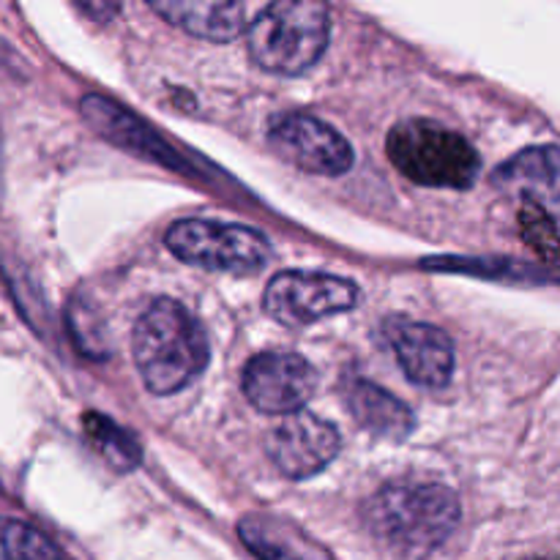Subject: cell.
<instances>
[{"label":"cell","instance_id":"cell-1","mask_svg":"<svg viewBox=\"0 0 560 560\" xmlns=\"http://www.w3.org/2000/svg\"><path fill=\"white\" fill-rule=\"evenodd\" d=\"M131 355L148 392L167 397L206 370L211 345L206 328L180 301L156 299L135 323Z\"/></svg>","mask_w":560,"mask_h":560},{"label":"cell","instance_id":"cell-2","mask_svg":"<svg viewBox=\"0 0 560 560\" xmlns=\"http://www.w3.org/2000/svg\"><path fill=\"white\" fill-rule=\"evenodd\" d=\"M364 520L399 556H427L454 534L459 501L443 485H392L370 498Z\"/></svg>","mask_w":560,"mask_h":560},{"label":"cell","instance_id":"cell-3","mask_svg":"<svg viewBox=\"0 0 560 560\" xmlns=\"http://www.w3.org/2000/svg\"><path fill=\"white\" fill-rule=\"evenodd\" d=\"M328 36L331 11L326 0H273L252 20L246 47L262 71L295 77L323 58Z\"/></svg>","mask_w":560,"mask_h":560},{"label":"cell","instance_id":"cell-4","mask_svg":"<svg viewBox=\"0 0 560 560\" xmlns=\"http://www.w3.org/2000/svg\"><path fill=\"white\" fill-rule=\"evenodd\" d=\"M386 153L405 178L432 189H470L481 167L479 153L463 135L424 118L394 126Z\"/></svg>","mask_w":560,"mask_h":560},{"label":"cell","instance_id":"cell-5","mask_svg":"<svg viewBox=\"0 0 560 560\" xmlns=\"http://www.w3.org/2000/svg\"><path fill=\"white\" fill-rule=\"evenodd\" d=\"M167 249L186 266L222 273H257L271 260L266 235L244 224L211 222V219H178L164 235Z\"/></svg>","mask_w":560,"mask_h":560},{"label":"cell","instance_id":"cell-6","mask_svg":"<svg viewBox=\"0 0 560 560\" xmlns=\"http://www.w3.org/2000/svg\"><path fill=\"white\" fill-rule=\"evenodd\" d=\"M359 304L350 279L320 271H282L268 282L262 306L282 326H312L323 317L342 315Z\"/></svg>","mask_w":560,"mask_h":560},{"label":"cell","instance_id":"cell-7","mask_svg":"<svg viewBox=\"0 0 560 560\" xmlns=\"http://www.w3.org/2000/svg\"><path fill=\"white\" fill-rule=\"evenodd\" d=\"M268 142L293 167L328 178L348 173L355 159L350 142L334 126L306 113H290L273 120Z\"/></svg>","mask_w":560,"mask_h":560},{"label":"cell","instance_id":"cell-8","mask_svg":"<svg viewBox=\"0 0 560 560\" xmlns=\"http://www.w3.org/2000/svg\"><path fill=\"white\" fill-rule=\"evenodd\" d=\"M241 383L252 408L268 416H288L315 397L317 372L304 355L268 350L246 364Z\"/></svg>","mask_w":560,"mask_h":560},{"label":"cell","instance_id":"cell-9","mask_svg":"<svg viewBox=\"0 0 560 560\" xmlns=\"http://www.w3.org/2000/svg\"><path fill=\"white\" fill-rule=\"evenodd\" d=\"M268 457L288 479H310L337 459L339 432L331 421L306 410L288 413V419L268 435Z\"/></svg>","mask_w":560,"mask_h":560},{"label":"cell","instance_id":"cell-10","mask_svg":"<svg viewBox=\"0 0 560 560\" xmlns=\"http://www.w3.org/2000/svg\"><path fill=\"white\" fill-rule=\"evenodd\" d=\"M80 113L98 137L118 145L120 151H129L145 162L175 170V173H195V170H189V162L167 140H162V135L151 124L115 104L113 98L91 93L80 102Z\"/></svg>","mask_w":560,"mask_h":560},{"label":"cell","instance_id":"cell-11","mask_svg":"<svg viewBox=\"0 0 560 560\" xmlns=\"http://www.w3.org/2000/svg\"><path fill=\"white\" fill-rule=\"evenodd\" d=\"M386 339L405 375L424 388H446L454 375V342L432 323L392 317Z\"/></svg>","mask_w":560,"mask_h":560},{"label":"cell","instance_id":"cell-12","mask_svg":"<svg viewBox=\"0 0 560 560\" xmlns=\"http://www.w3.org/2000/svg\"><path fill=\"white\" fill-rule=\"evenodd\" d=\"M164 22L202 42H233L244 27V0H145Z\"/></svg>","mask_w":560,"mask_h":560},{"label":"cell","instance_id":"cell-13","mask_svg":"<svg viewBox=\"0 0 560 560\" xmlns=\"http://www.w3.org/2000/svg\"><path fill=\"white\" fill-rule=\"evenodd\" d=\"M492 184L509 195L523 197L525 202H547L560 200V148L558 145H536L514 153L509 162L492 175Z\"/></svg>","mask_w":560,"mask_h":560},{"label":"cell","instance_id":"cell-14","mask_svg":"<svg viewBox=\"0 0 560 560\" xmlns=\"http://www.w3.org/2000/svg\"><path fill=\"white\" fill-rule=\"evenodd\" d=\"M345 402H348L355 424L370 432L372 438H381V441H405L416 427L413 410L377 383L361 381V377L350 381L345 388Z\"/></svg>","mask_w":560,"mask_h":560},{"label":"cell","instance_id":"cell-15","mask_svg":"<svg viewBox=\"0 0 560 560\" xmlns=\"http://www.w3.org/2000/svg\"><path fill=\"white\" fill-rule=\"evenodd\" d=\"M244 545L260 560H331L323 550H317L306 536L290 528L288 523L252 514L238 525Z\"/></svg>","mask_w":560,"mask_h":560},{"label":"cell","instance_id":"cell-16","mask_svg":"<svg viewBox=\"0 0 560 560\" xmlns=\"http://www.w3.org/2000/svg\"><path fill=\"white\" fill-rule=\"evenodd\" d=\"M82 432H85L88 443L120 474L135 470L140 465V443L135 441L129 430L118 427L107 416L85 413L82 416Z\"/></svg>","mask_w":560,"mask_h":560},{"label":"cell","instance_id":"cell-17","mask_svg":"<svg viewBox=\"0 0 560 560\" xmlns=\"http://www.w3.org/2000/svg\"><path fill=\"white\" fill-rule=\"evenodd\" d=\"M0 560H63L58 547L14 517H0Z\"/></svg>","mask_w":560,"mask_h":560},{"label":"cell","instance_id":"cell-18","mask_svg":"<svg viewBox=\"0 0 560 560\" xmlns=\"http://www.w3.org/2000/svg\"><path fill=\"white\" fill-rule=\"evenodd\" d=\"M69 334L71 339H74L77 350L85 353L88 359H104V355H107L104 323L88 301L74 299L69 304Z\"/></svg>","mask_w":560,"mask_h":560},{"label":"cell","instance_id":"cell-19","mask_svg":"<svg viewBox=\"0 0 560 560\" xmlns=\"http://www.w3.org/2000/svg\"><path fill=\"white\" fill-rule=\"evenodd\" d=\"M520 228L530 249H536L547 260H560V230L539 202H525L520 211Z\"/></svg>","mask_w":560,"mask_h":560},{"label":"cell","instance_id":"cell-20","mask_svg":"<svg viewBox=\"0 0 560 560\" xmlns=\"http://www.w3.org/2000/svg\"><path fill=\"white\" fill-rule=\"evenodd\" d=\"M74 3L96 22H109L120 9V0H74Z\"/></svg>","mask_w":560,"mask_h":560},{"label":"cell","instance_id":"cell-21","mask_svg":"<svg viewBox=\"0 0 560 560\" xmlns=\"http://www.w3.org/2000/svg\"><path fill=\"white\" fill-rule=\"evenodd\" d=\"M556 560H560V558H556Z\"/></svg>","mask_w":560,"mask_h":560}]
</instances>
